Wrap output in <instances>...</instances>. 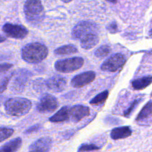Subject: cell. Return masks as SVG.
Segmentation results:
<instances>
[{
    "instance_id": "cell-1",
    "label": "cell",
    "mask_w": 152,
    "mask_h": 152,
    "mask_svg": "<svg viewBox=\"0 0 152 152\" xmlns=\"http://www.w3.org/2000/svg\"><path fill=\"white\" fill-rule=\"evenodd\" d=\"M48 54V49L45 45L33 42L26 45L22 50V57L28 63H39Z\"/></svg>"
},
{
    "instance_id": "cell-2",
    "label": "cell",
    "mask_w": 152,
    "mask_h": 152,
    "mask_svg": "<svg viewBox=\"0 0 152 152\" xmlns=\"http://www.w3.org/2000/svg\"><path fill=\"white\" fill-rule=\"evenodd\" d=\"M32 103L29 99L22 97L9 99L4 103V109L12 117H22L28 114L31 109Z\"/></svg>"
},
{
    "instance_id": "cell-3",
    "label": "cell",
    "mask_w": 152,
    "mask_h": 152,
    "mask_svg": "<svg viewBox=\"0 0 152 152\" xmlns=\"http://www.w3.org/2000/svg\"><path fill=\"white\" fill-rule=\"evenodd\" d=\"M24 12L27 20L31 24L37 25L44 19V7L40 1H27L24 6Z\"/></svg>"
},
{
    "instance_id": "cell-4",
    "label": "cell",
    "mask_w": 152,
    "mask_h": 152,
    "mask_svg": "<svg viewBox=\"0 0 152 152\" xmlns=\"http://www.w3.org/2000/svg\"><path fill=\"white\" fill-rule=\"evenodd\" d=\"M97 25L91 21H82L74 26L72 30V37L74 39H82L91 34H97Z\"/></svg>"
},
{
    "instance_id": "cell-5",
    "label": "cell",
    "mask_w": 152,
    "mask_h": 152,
    "mask_svg": "<svg viewBox=\"0 0 152 152\" xmlns=\"http://www.w3.org/2000/svg\"><path fill=\"white\" fill-rule=\"evenodd\" d=\"M84 59L82 57H72L56 62L55 69L62 73H69L79 70L83 67Z\"/></svg>"
},
{
    "instance_id": "cell-6",
    "label": "cell",
    "mask_w": 152,
    "mask_h": 152,
    "mask_svg": "<svg viewBox=\"0 0 152 152\" xmlns=\"http://www.w3.org/2000/svg\"><path fill=\"white\" fill-rule=\"evenodd\" d=\"M126 59L122 53H115L102 63L101 69L104 71L115 72L123 68L126 64Z\"/></svg>"
},
{
    "instance_id": "cell-7",
    "label": "cell",
    "mask_w": 152,
    "mask_h": 152,
    "mask_svg": "<svg viewBox=\"0 0 152 152\" xmlns=\"http://www.w3.org/2000/svg\"><path fill=\"white\" fill-rule=\"evenodd\" d=\"M58 108L57 99L50 94H44L39 100L37 109L40 113L53 112Z\"/></svg>"
},
{
    "instance_id": "cell-8",
    "label": "cell",
    "mask_w": 152,
    "mask_h": 152,
    "mask_svg": "<svg viewBox=\"0 0 152 152\" xmlns=\"http://www.w3.org/2000/svg\"><path fill=\"white\" fill-rule=\"evenodd\" d=\"M3 32L9 37L14 39H23L28 35V31L22 25L5 23L2 27Z\"/></svg>"
},
{
    "instance_id": "cell-9",
    "label": "cell",
    "mask_w": 152,
    "mask_h": 152,
    "mask_svg": "<svg viewBox=\"0 0 152 152\" xmlns=\"http://www.w3.org/2000/svg\"><path fill=\"white\" fill-rule=\"evenodd\" d=\"M96 74L94 71H86L75 76L71 80V86L74 88H82L90 84L94 80Z\"/></svg>"
},
{
    "instance_id": "cell-10",
    "label": "cell",
    "mask_w": 152,
    "mask_h": 152,
    "mask_svg": "<svg viewBox=\"0 0 152 152\" xmlns=\"http://www.w3.org/2000/svg\"><path fill=\"white\" fill-rule=\"evenodd\" d=\"M70 120L74 123H78L85 117L90 114V109L88 107L85 105H74L69 107Z\"/></svg>"
},
{
    "instance_id": "cell-11",
    "label": "cell",
    "mask_w": 152,
    "mask_h": 152,
    "mask_svg": "<svg viewBox=\"0 0 152 152\" xmlns=\"http://www.w3.org/2000/svg\"><path fill=\"white\" fill-rule=\"evenodd\" d=\"M45 86L49 91L54 93L62 92L67 86V80L62 77H50L45 82Z\"/></svg>"
},
{
    "instance_id": "cell-12",
    "label": "cell",
    "mask_w": 152,
    "mask_h": 152,
    "mask_svg": "<svg viewBox=\"0 0 152 152\" xmlns=\"http://www.w3.org/2000/svg\"><path fill=\"white\" fill-rule=\"evenodd\" d=\"M52 146L50 137H42L37 140L29 147V152H48Z\"/></svg>"
},
{
    "instance_id": "cell-13",
    "label": "cell",
    "mask_w": 152,
    "mask_h": 152,
    "mask_svg": "<svg viewBox=\"0 0 152 152\" xmlns=\"http://www.w3.org/2000/svg\"><path fill=\"white\" fill-rule=\"evenodd\" d=\"M29 77V72L26 70H21L18 72L17 76L13 80L12 88L15 92H21L25 88Z\"/></svg>"
},
{
    "instance_id": "cell-14",
    "label": "cell",
    "mask_w": 152,
    "mask_h": 152,
    "mask_svg": "<svg viewBox=\"0 0 152 152\" xmlns=\"http://www.w3.org/2000/svg\"><path fill=\"white\" fill-rule=\"evenodd\" d=\"M132 131L129 126H122L113 129L111 132V137L114 140L120 139H125L130 137Z\"/></svg>"
},
{
    "instance_id": "cell-15",
    "label": "cell",
    "mask_w": 152,
    "mask_h": 152,
    "mask_svg": "<svg viewBox=\"0 0 152 152\" xmlns=\"http://www.w3.org/2000/svg\"><path fill=\"white\" fill-rule=\"evenodd\" d=\"M49 120L51 123H62L70 120L69 106L62 107L54 115L52 116Z\"/></svg>"
},
{
    "instance_id": "cell-16",
    "label": "cell",
    "mask_w": 152,
    "mask_h": 152,
    "mask_svg": "<svg viewBox=\"0 0 152 152\" xmlns=\"http://www.w3.org/2000/svg\"><path fill=\"white\" fill-rule=\"evenodd\" d=\"M99 39L97 34H91L82 39L80 45L83 48L88 50L95 47L99 43Z\"/></svg>"
},
{
    "instance_id": "cell-17",
    "label": "cell",
    "mask_w": 152,
    "mask_h": 152,
    "mask_svg": "<svg viewBox=\"0 0 152 152\" xmlns=\"http://www.w3.org/2000/svg\"><path fill=\"white\" fill-rule=\"evenodd\" d=\"M22 139L20 137L15 138L9 141L0 148V152H16L21 147Z\"/></svg>"
},
{
    "instance_id": "cell-18",
    "label": "cell",
    "mask_w": 152,
    "mask_h": 152,
    "mask_svg": "<svg viewBox=\"0 0 152 152\" xmlns=\"http://www.w3.org/2000/svg\"><path fill=\"white\" fill-rule=\"evenodd\" d=\"M152 83V76H146L136 79L132 82V87L135 90H142Z\"/></svg>"
},
{
    "instance_id": "cell-19",
    "label": "cell",
    "mask_w": 152,
    "mask_h": 152,
    "mask_svg": "<svg viewBox=\"0 0 152 152\" xmlns=\"http://www.w3.org/2000/svg\"><path fill=\"white\" fill-rule=\"evenodd\" d=\"M78 52V49L76 46L73 45H66L61 46L54 50L56 55H69Z\"/></svg>"
},
{
    "instance_id": "cell-20",
    "label": "cell",
    "mask_w": 152,
    "mask_h": 152,
    "mask_svg": "<svg viewBox=\"0 0 152 152\" xmlns=\"http://www.w3.org/2000/svg\"><path fill=\"white\" fill-rule=\"evenodd\" d=\"M152 114V102H148L145 106L143 107L140 114L137 117V120H142L148 118Z\"/></svg>"
},
{
    "instance_id": "cell-21",
    "label": "cell",
    "mask_w": 152,
    "mask_h": 152,
    "mask_svg": "<svg viewBox=\"0 0 152 152\" xmlns=\"http://www.w3.org/2000/svg\"><path fill=\"white\" fill-rule=\"evenodd\" d=\"M108 91H104L101 92L99 93V94L96 95L94 99H92L91 100L90 103L91 105H100V104L104 103V102L106 101V99H108Z\"/></svg>"
},
{
    "instance_id": "cell-22",
    "label": "cell",
    "mask_w": 152,
    "mask_h": 152,
    "mask_svg": "<svg viewBox=\"0 0 152 152\" xmlns=\"http://www.w3.org/2000/svg\"><path fill=\"white\" fill-rule=\"evenodd\" d=\"M111 48H110V46L105 45L100 46L99 48L96 49V51H95V53H94V54L96 57L103 58V57H105L107 55L109 54L110 52H111Z\"/></svg>"
},
{
    "instance_id": "cell-23",
    "label": "cell",
    "mask_w": 152,
    "mask_h": 152,
    "mask_svg": "<svg viewBox=\"0 0 152 152\" xmlns=\"http://www.w3.org/2000/svg\"><path fill=\"white\" fill-rule=\"evenodd\" d=\"M13 134V130L9 128H0V142H3L7 138L12 136Z\"/></svg>"
},
{
    "instance_id": "cell-24",
    "label": "cell",
    "mask_w": 152,
    "mask_h": 152,
    "mask_svg": "<svg viewBox=\"0 0 152 152\" xmlns=\"http://www.w3.org/2000/svg\"><path fill=\"white\" fill-rule=\"evenodd\" d=\"M99 147L96 146L94 144H84L82 145L79 148L78 152H86V151H94V150H99Z\"/></svg>"
},
{
    "instance_id": "cell-25",
    "label": "cell",
    "mask_w": 152,
    "mask_h": 152,
    "mask_svg": "<svg viewBox=\"0 0 152 152\" xmlns=\"http://www.w3.org/2000/svg\"><path fill=\"white\" fill-rule=\"evenodd\" d=\"M13 75V74H11L9 76L4 77V78L1 80V81L0 82V93H2V92H4V91L6 90L7 86H8L9 81H10V78H11Z\"/></svg>"
},
{
    "instance_id": "cell-26",
    "label": "cell",
    "mask_w": 152,
    "mask_h": 152,
    "mask_svg": "<svg viewBox=\"0 0 152 152\" xmlns=\"http://www.w3.org/2000/svg\"><path fill=\"white\" fill-rule=\"evenodd\" d=\"M12 67H13V65H12V64H9V63L0 64V74L7 71L9 69H10Z\"/></svg>"
},
{
    "instance_id": "cell-27",
    "label": "cell",
    "mask_w": 152,
    "mask_h": 152,
    "mask_svg": "<svg viewBox=\"0 0 152 152\" xmlns=\"http://www.w3.org/2000/svg\"><path fill=\"white\" fill-rule=\"evenodd\" d=\"M139 102H140V99H137V100H135L134 102L133 103H132V105H131V107H129V109H127L126 111H125L124 115L126 116V117H128V116H129V114H130L132 112V111H133L134 108L135 107H136V105H137L138 103H139Z\"/></svg>"
},
{
    "instance_id": "cell-28",
    "label": "cell",
    "mask_w": 152,
    "mask_h": 152,
    "mask_svg": "<svg viewBox=\"0 0 152 152\" xmlns=\"http://www.w3.org/2000/svg\"><path fill=\"white\" fill-rule=\"evenodd\" d=\"M107 28H108L110 32L113 33V34L117 32V31H118V27H117V25L115 22H113V23L110 24Z\"/></svg>"
},
{
    "instance_id": "cell-29",
    "label": "cell",
    "mask_w": 152,
    "mask_h": 152,
    "mask_svg": "<svg viewBox=\"0 0 152 152\" xmlns=\"http://www.w3.org/2000/svg\"><path fill=\"white\" fill-rule=\"evenodd\" d=\"M38 126H34V127L33 128H31V129H28V132H29V133H31V132H34V131H36V130H37V129H38Z\"/></svg>"
},
{
    "instance_id": "cell-30",
    "label": "cell",
    "mask_w": 152,
    "mask_h": 152,
    "mask_svg": "<svg viewBox=\"0 0 152 152\" xmlns=\"http://www.w3.org/2000/svg\"><path fill=\"white\" fill-rule=\"evenodd\" d=\"M6 40V38L4 37H3V36L0 35V42H4Z\"/></svg>"
},
{
    "instance_id": "cell-31",
    "label": "cell",
    "mask_w": 152,
    "mask_h": 152,
    "mask_svg": "<svg viewBox=\"0 0 152 152\" xmlns=\"http://www.w3.org/2000/svg\"><path fill=\"white\" fill-rule=\"evenodd\" d=\"M150 34H151V35L152 36V30H151V31H150Z\"/></svg>"
}]
</instances>
